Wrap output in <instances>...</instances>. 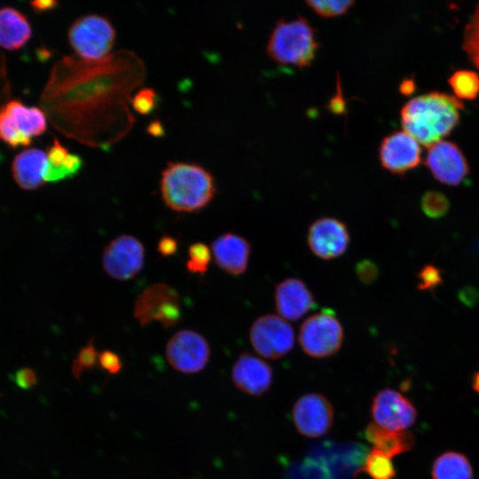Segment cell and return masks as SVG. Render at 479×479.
Returning <instances> with one entry per match:
<instances>
[{
    "instance_id": "5bb4252c",
    "label": "cell",
    "mask_w": 479,
    "mask_h": 479,
    "mask_svg": "<svg viewBox=\"0 0 479 479\" xmlns=\"http://www.w3.org/2000/svg\"><path fill=\"white\" fill-rule=\"evenodd\" d=\"M307 243L318 258L332 260L342 255L349 244L347 225L334 217H322L309 227Z\"/></svg>"
},
{
    "instance_id": "60d3db41",
    "label": "cell",
    "mask_w": 479,
    "mask_h": 479,
    "mask_svg": "<svg viewBox=\"0 0 479 479\" xmlns=\"http://www.w3.org/2000/svg\"><path fill=\"white\" fill-rule=\"evenodd\" d=\"M416 90L415 82L412 78L404 79L399 86L400 92L404 96L412 95Z\"/></svg>"
},
{
    "instance_id": "3957f363",
    "label": "cell",
    "mask_w": 479,
    "mask_h": 479,
    "mask_svg": "<svg viewBox=\"0 0 479 479\" xmlns=\"http://www.w3.org/2000/svg\"><path fill=\"white\" fill-rule=\"evenodd\" d=\"M316 29L302 16L279 20L267 43V54L278 64L299 68L309 67L318 48Z\"/></svg>"
},
{
    "instance_id": "e575fe53",
    "label": "cell",
    "mask_w": 479,
    "mask_h": 479,
    "mask_svg": "<svg viewBox=\"0 0 479 479\" xmlns=\"http://www.w3.org/2000/svg\"><path fill=\"white\" fill-rule=\"evenodd\" d=\"M356 272L363 283L370 284L377 279L379 269L372 261L363 260L357 264Z\"/></svg>"
},
{
    "instance_id": "9a60e30c",
    "label": "cell",
    "mask_w": 479,
    "mask_h": 479,
    "mask_svg": "<svg viewBox=\"0 0 479 479\" xmlns=\"http://www.w3.org/2000/svg\"><path fill=\"white\" fill-rule=\"evenodd\" d=\"M272 378L271 365L248 352H242L232 365L233 383L240 390L251 396H261L268 391Z\"/></svg>"
},
{
    "instance_id": "e0dca14e",
    "label": "cell",
    "mask_w": 479,
    "mask_h": 479,
    "mask_svg": "<svg viewBox=\"0 0 479 479\" xmlns=\"http://www.w3.org/2000/svg\"><path fill=\"white\" fill-rule=\"evenodd\" d=\"M211 251L216 263L231 275H240L246 271L251 254V245L244 237L226 232L212 243Z\"/></svg>"
},
{
    "instance_id": "44dd1931",
    "label": "cell",
    "mask_w": 479,
    "mask_h": 479,
    "mask_svg": "<svg viewBox=\"0 0 479 479\" xmlns=\"http://www.w3.org/2000/svg\"><path fill=\"white\" fill-rule=\"evenodd\" d=\"M4 106L17 130L28 138L32 139L46 131V114L39 107L27 106L18 99L8 100Z\"/></svg>"
},
{
    "instance_id": "cb8c5ba5",
    "label": "cell",
    "mask_w": 479,
    "mask_h": 479,
    "mask_svg": "<svg viewBox=\"0 0 479 479\" xmlns=\"http://www.w3.org/2000/svg\"><path fill=\"white\" fill-rule=\"evenodd\" d=\"M448 82L459 100H474L479 96V75L472 70L460 69L453 72Z\"/></svg>"
},
{
    "instance_id": "4dcf8cb0",
    "label": "cell",
    "mask_w": 479,
    "mask_h": 479,
    "mask_svg": "<svg viewBox=\"0 0 479 479\" xmlns=\"http://www.w3.org/2000/svg\"><path fill=\"white\" fill-rule=\"evenodd\" d=\"M98 353L90 340L86 346L82 347L72 365L74 376L79 380L84 370L92 369L98 361Z\"/></svg>"
},
{
    "instance_id": "8992f818",
    "label": "cell",
    "mask_w": 479,
    "mask_h": 479,
    "mask_svg": "<svg viewBox=\"0 0 479 479\" xmlns=\"http://www.w3.org/2000/svg\"><path fill=\"white\" fill-rule=\"evenodd\" d=\"M133 314L140 326L157 321L165 329L170 328L181 318L179 295L176 289L167 284L151 285L137 296Z\"/></svg>"
},
{
    "instance_id": "2e32d148",
    "label": "cell",
    "mask_w": 479,
    "mask_h": 479,
    "mask_svg": "<svg viewBox=\"0 0 479 479\" xmlns=\"http://www.w3.org/2000/svg\"><path fill=\"white\" fill-rule=\"evenodd\" d=\"M274 303L279 316L287 321H296L315 307L312 293L298 278L285 279L276 286Z\"/></svg>"
},
{
    "instance_id": "603a6c76",
    "label": "cell",
    "mask_w": 479,
    "mask_h": 479,
    "mask_svg": "<svg viewBox=\"0 0 479 479\" xmlns=\"http://www.w3.org/2000/svg\"><path fill=\"white\" fill-rule=\"evenodd\" d=\"M433 479H472L473 469L468 459L462 453L446 452L441 454L432 467Z\"/></svg>"
},
{
    "instance_id": "83f0119b",
    "label": "cell",
    "mask_w": 479,
    "mask_h": 479,
    "mask_svg": "<svg viewBox=\"0 0 479 479\" xmlns=\"http://www.w3.org/2000/svg\"><path fill=\"white\" fill-rule=\"evenodd\" d=\"M422 212L429 218L438 219L444 217L449 211L448 198L439 191H428L420 201Z\"/></svg>"
},
{
    "instance_id": "30bf717a",
    "label": "cell",
    "mask_w": 479,
    "mask_h": 479,
    "mask_svg": "<svg viewBox=\"0 0 479 479\" xmlns=\"http://www.w3.org/2000/svg\"><path fill=\"white\" fill-rule=\"evenodd\" d=\"M425 165L436 180L446 185L457 186L469 174L464 153L451 141L441 140L430 145Z\"/></svg>"
},
{
    "instance_id": "6da1fadb",
    "label": "cell",
    "mask_w": 479,
    "mask_h": 479,
    "mask_svg": "<svg viewBox=\"0 0 479 479\" xmlns=\"http://www.w3.org/2000/svg\"><path fill=\"white\" fill-rule=\"evenodd\" d=\"M464 104L455 96L431 91L408 100L401 108V125L420 145L429 147L459 123Z\"/></svg>"
},
{
    "instance_id": "836d02e7",
    "label": "cell",
    "mask_w": 479,
    "mask_h": 479,
    "mask_svg": "<svg viewBox=\"0 0 479 479\" xmlns=\"http://www.w3.org/2000/svg\"><path fill=\"white\" fill-rule=\"evenodd\" d=\"M98 364L112 375L118 373L122 368L121 357L111 350H104L99 353Z\"/></svg>"
},
{
    "instance_id": "8d00e7d4",
    "label": "cell",
    "mask_w": 479,
    "mask_h": 479,
    "mask_svg": "<svg viewBox=\"0 0 479 479\" xmlns=\"http://www.w3.org/2000/svg\"><path fill=\"white\" fill-rule=\"evenodd\" d=\"M15 381L22 389H29L36 382V374L32 369H21L17 372Z\"/></svg>"
},
{
    "instance_id": "277c9868",
    "label": "cell",
    "mask_w": 479,
    "mask_h": 479,
    "mask_svg": "<svg viewBox=\"0 0 479 479\" xmlns=\"http://www.w3.org/2000/svg\"><path fill=\"white\" fill-rule=\"evenodd\" d=\"M67 37L77 55L85 60L98 61L106 57L112 50L116 33L106 17L89 14L72 23Z\"/></svg>"
},
{
    "instance_id": "ffe728a7",
    "label": "cell",
    "mask_w": 479,
    "mask_h": 479,
    "mask_svg": "<svg viewBox=\"0 0 479 479\" xmlns=\"http://www.w3.org/2000/svg\"><path fill=\"white\" fill-rule=\"evenodd\" d=\"M365 436L373 448L380 450L390 459L412 450L415 444L414 436L411 432L390 430L374 422L367 425Z\"/></svg>"
},
{
    "instance_id": "4316f807",
    "label": "cell",
    "mask_w": 479,
    "mask_h": 479,
    "mask_svg": "<svg viewBox=\"0 0 479 479\" xmlns=\"http://www.w3.org/2000/svg\"><path fill=\"white\" fill-rule=\"evenodd\" d=\"M0 140L12 148L27 146L32 141L17 130L4 105L0 107Z\"/></svg>"
},
{
    "instance_id": "484cf974",
    "label": "cell",
    "mask_w": 479,
    "mask_h": 479,
    "mask_svg": "<svg viewBox=\"0 0 479 479\" xmlns=\"http://www.w3.org/2000/svg\"><path fill=\"white\" fill-rule=\"evenodd\" d=\"M462 49L479 71V3L464 27Z\"/></svg>"
},
{
    "instance_id": "1f68e13d",
    "label": "cell",
    "mask_w": 479,
    "mask_h": 479,
    "mask_svg": "<svg viewBox=\"0 0 479 479\" xmlns=\"http://www.w3.org/2000/svg\"><path fill=\"white\" fill-rule=\"evenodd\" d=\"M443 270L437 266L428 263L419 271L417 277L420 279L417 288L420 291L433 292L444 283Z\"/></svg>"
},
{
    "instance_id": "d4e9b609",
    "label": "cell",
    "mask_w": 479,
    "mask_h": 479,
    "mask_svg": "<svg viewBox=\"0 0 479 479\" xmlns=\"http://www.w3.org/2000/svg\"><path fill=\"white\" fill-rule=\"evenodd\" d=\"M360 472L366 473L372 479H394L396 470L390 458L376 448L367 455Z\"/></svg>"
},
{
    "instance_id": "9c48e42d",
    "label": "cell",
    "mask_w": 479,
    "mask_h": 479,
    "mask_svg": "<svg viewBox=\"0 0 479 479\" xmlns=\"http://www.w3.org/2000/svg\"><path fill=\"white\" fill-rule=\"evenodd\" d=\"M210 357L208 341L192 330H180L168 342L166 357L176 370L185 373H194L207 365Z\"/></svg>"
},
{
    "instance_id": "7a4b0ae2",
    "label": "cell",
    "mask_w": 479,
    "mask_h": 479,
    "mask_svg": "<svg viewBox=\"0 0 479 479\" xmlns=\"http://www.w3.org/2000/svg\"><path fill=\"white\" fill-rule=\"evenodd\" d=\"M215 192L213 176L198 164L169 162L161 173V197L172 210L199 211L209 204Z\"/></svg>"
},
{
    "instance_id": "8fae6325",
    "label": "cell",
    "mask_w": 479,
    "mask_h": 479,
    "mask_svg": "<svg viewBox=\"0 0 479 479\" xmlns=\"http://www.w3.org/2000/svg\"><path fill=\"white\" fill-rule=\"evenodd\" d=\"M292 413L296 429L308 437L325 435L332 428L334 420L332 404L318 393H310L299 397Z\"/></svg>"
},
{
    "instance_id": "ac0fdd59",
    "label": "cell",
    "mask_w": 479,
    "mask_h": 479,
    "mask_svg": "<svg viewBox=\"0 0 479 479\" xmlns=\"http://www.w3.org/2000/svg\"><path fill=\"white\" fill-rule=\"evenodd\" d=\"M47 153L40 148H27L17 153L12 163V177L24 190H35L45 184Z\"/></svg>"
},
{
    "instance_id": "b9f144b4",
    "label": "cell",
    "mask_w": 479,
    "mask_h": 479,
    "mask_svg": "<svg viewBox=\"0 0 479 479\" xmlns=\"http://www.w3.org/2000/svg\"><path fill=\"white\" fill-rule=\"evenodd\" d=\"M472 388L475 392L479 393V371L473 375Z\"/></svg>"
},
{
    "instance_id": "7402d4cb",
    "label": "cell",
    "mask_w": 479,
    "mask_h": 479,
    "mask_svg": "<svg viewBox=\"0 0 479 479\" xmlns=\"http://www.w3.org/2000/svg\"><path fill=\"white\" fill-rule=\"evenodd\" d=\"M82 167V160L70 153L57 138L47 152V167L44 174L46 182L73 177Z\"/></svg>"
},
{
    "instance_id": "f1b7e54d",
    "label": "cell",
    "mask_w": 479,
    "mask_h": 479,
    "mask_svg": "<svg viewBox=\"0 0 479 479\" xmlns=\"http://www.w3.org/2000/svg\"><path fill=\"white\" fill-rule=\"evenodd\" d=\"M308 6L317 14L324 18L336 17L346 13L353 6L354 1L323 0L306 1Z\"/></svg>"
},
{
    "instance_id": "4fadbf2b",
    "label": "cell",
    "mask_w": 479,
    "mask_h": 479,
    "mask_svg": "<svg viewBox=\"0 0 479 479\" xmlns=\"http://www.w3.org/2000/svg\"><path fill=\"white\" fill-rule=\"evenodd\" d=\"M379 160L383 169L394 175L403 176L419 166L421 149L415 138L404 130L386 136L379 148Z\"/></svg>"
},
{
    "instance_id": "7c38bea8",
    "label": "cell",
    "mask_w": 479,
    "mask_h": 479,
    "mask_svg": "<svg viewBox=\"0 0 479 479\" xmlns=\"http://www.w3.org/2000/svg\"><path fill=\"white\" fill-rule=\"evenodd\" d=\"M371 413L374 423L390 430H407L416 420L412 402L401 393L385 389L373 397Z\"/></svg>"
},
{
    "instance_id": "52a82bcc",
    "label": "cell",
    "mask_w": 479,
    "mask_h": 479,
    "mask_svg": "<svg viewBox=\"0 0 479 479\" xmlns=\"http://www.w3.org/2000/svg\"><path fill=\"white\" fill-rule=\"evenodd\" d=\"M249 340L255 352L263 357L276 359L287 355L294 343V332L279 315L266 314L254 321Z\"/></svg>"
},
{
    "instance_id": "d590c367",
    "label": "cell",
    "mask_w": 479,
    "mask_h": 479,
    "mask_svg": "<svg viewBox=\"0 0 479 479\" xmlns=\"http://www.w3.org/2000/svg\"><path fill=\"white\" fill-rule=\"evenodd\" d=\"M458 299L463 305L472 308L479 302V290L473 286H464L458 291Z\"/></svg>"
},
{
    "instance_id": "f546056e",
    "label": "cell",
    "mask_w": 479,
    "mask_h": 479,
    "mask_svg": "<svg viewBox=\"0 0 479 479\" xmlns=\"http://www.w3.org/2000/svg\"><path fill=\"white\" fill-rule=\"evenodd\" d=\"M188 256L186 268L189 271L200 274L207 271L211 259V252L207 245L200 242L192 244L188 249Z\"/></svg>"
},
{
    "instance_id": "ba28073f",
    "label": "cell",
    "mask_w": 479,
    "mask_h": 479,
    "mask_svg": "<svg viewBox=\"0 0 479 479\" xmlns=\"http://www.w3.org/2000/svg\"><path fill=\"white\" fill-rule=\"evenodd\" d=\"M144 260V246L131 235L115 237L103 250V269L110 277L118 280L134 278L142 269Z\"/></svg>"
},
{
    "instance_id": "ab89813d",
    "label": "cell",
    "mask_w": 479,
    "mask_h": 479,
    "mask_svg": "<svg viewBox=\"0 0 479 479\" xmlns=\"http://www.w3.org/2000/svg\"><path fill=\"white\" fill-rule=\"evenodd\" d=\"M30 4L36 13H42L54 9L58 5V2L43 0L31 2Z\"/></svg>"
},
{
    "instance_id": "5b68a950",
    "label": "cell",
    "mask_w": 479,
    "mask_h": 479,
    "mask_svg": "<svg viewBox=\"0 0 479 479\" xmlns=\"http://www.w3.org/2000/svg\"><path fill=\"white\" fill-rule=\"evenodd\" d=\"M343 328L334 313L323 310L303 321L299 343L308 356L323 358L335 354L343 342Z\"/></svg>"
},
{
    "instance_id": "d6a6232c",
    "label": "cell",
    "mask_w": 479,
    "mask_h": 479,
    "mask_svg": "<svg viewBox=\"0 0 479 479\" xmlns=\"http://www.w3.org/2000/svg\"><path fill=\"white\" fill-rule=\"evenodd\" d=\"M133 108L141 114H149L157 105V95L153 89L144 88L132 98Z\"/></svg>"
},
{
    "instance_id": "74e56055",
    "label": "cell",
    "mask_w": 479,
    "mask_h": 479,
    "mask_svg": "<svg viewBox=\"0 0 479 479\" xmlns=\"http://www.w3.org/2000/svg\"><path fill=\"white\" fill-rule=\"evenodd\" d=\"M9 96V83L6 76V67L4 56L0 53V107L5 104Z\"/></svg>"
},
{
    "instance_id": "d6986e66",
    "label": "cell",
    "mask_w": 479,
    "mask_h": 479,
    "mask_svg": "<svg viewBox=\"0 0 479 479\" xmlns=\"http://www.w3.org/2000/svg\"><path fill=\"white\" fill-rule=\"evenodd\" d=\"M32 28L27 17L12 7L0 9V47L7 51L22 48L31 38Z\"/></svg>"
},
{
    "instance_id": "f35d334b",
    "label": "cell",
    "mask_w": 479,
    "mask_h": 479,
    "mask_svg": "<svg viewBox=\"0 0 479 479\" xmlns=\"http://www.w3.org/2000/svg\"><path fill=\"white\" fill-rule=\"evenodd\" d=\"M177 249V242L170 236H163L158 243V251L163 256L173 255Z\"/></svg>"
}]
</instances>
